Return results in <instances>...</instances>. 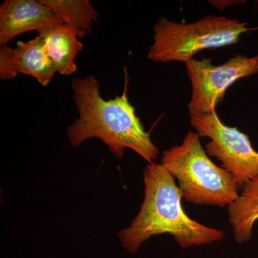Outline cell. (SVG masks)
<instances>
[{"label": "cell", "instance_id": "1", "mask_svg": "<svg viewBox=\"0 0 258 258\" xmlns=\"http://www.w3.org/2000/svg\"><path fill=\"white\" fill-rule=\"evenodd\" d=\"M71 88L79 113V118L67 129L73 147L97 138L118 159L123 158L125 149H132L149 164L157 159L159 149L136 114L126 86L121 96L108 100L101 96L99 83L92 75L73 79Z\"/></svg>", "mask_w": 258, "mask_h": 258}, {"label": "cell", "instance_id": "2", "mask_svg": "<svg viewBox=\"0 0 258 258\" xmlns=\"http://www.w3.org/2000/svg\"><path fill=\"white\" fill-rule=\"evenodd\" d=\"M144 199L139 213L118 235L129 253H137L146 240L162 234L172 236L182 248L223 240V231L204 225L186 214L181 191L162 164H148L144 171Z\"/></svg>", "mask_w": 258, "mask_h": 258}, {"label": "cell", "instance_id": "3", "mask_svg": "<svg viewBox=\"0 0 258 258\" xmlns=\"http://www.w3.org/2000/svg\"><path fill=\"white\" fill-rule=\"evenodd\" d=\"M200 137L189 131L181 145L164 151L161 164L176 179L186 201L228 207L240 195L237 180L209 158Z\"/></svg>", "mask_w": 258, "mask_h": 258}, {"label": "cell", "instance_id": "4", "mask_svg": "<svg viewBox=\"0 0 258 258\" xmlns=\"http://www.w3.org/2000/svg\"><path fill=\"white\" fill-rule=\"evenodd\" d=\"M255 30L237 19L207 15L193 23H175L160 18L154 27V42L147 57L155 62L192 60L200 51L237 43L245 32Z\"/></svg>", "mask_w": 258, "mask_h": 258}, {"label": "cell", "instance_id": "5", "mask_svg": "<svg viewBox=\"0 0 258 258\" xmlns=\"http://www.w3.org/2000/svg\"><path fill=\"white\" fill-rule=\"evenodd\" d=\"M191 126L200 137L211 141L205 145L208 155L217 158L222 167L237 180L240 191L258 176V152L247 134L222 123L216 111L191 117Z\"/></svg>", "mask_w": 258, "mask_h": 258}, {"label": "cell", "instance_id": "6", "mask_svg": "<svg viewBox=\"0 0 258 258\" xmlns=\"http://www.w3.org/2000/svg\"><path fill=\"white\" fill-rule=\"evenodd\" d=\"M192 86L188 104L191 117L216 111L225 91L237 80L258 74V55L252 57L238 55L222 64L215 66L210 59H192L186 63Z\"/></svg>", "mask_w": 258, "mask_h": 258}, {"label": "cell", "instance_id": "7", "mask_svg": "<svg viewBox=\"0 0 258 258\" xmlns=\"http://www.w3.org/2000/svg\"><path fill=\"white\" fill-rule=\"evenodd\" d=\"M63 21L42 0H5L0 5V45L30 31L42 35Z\"/></svg>", "mask_w": 258, "mask_h": 258}, {"label": "cell", "instance_id": "8", "mask_svg": "<svg viewBox=\"0 0 258 258\" xmlns=\"http://www.w3.org/2000/svg\"><path fill=\"white\" fill-rule=\"evenodd\" d=\"M56 71L47 55L40 35L27 42L19 41L16 47L1 46L0 79L10 80L19 74L35 78L42 86L50 84Z\"/></svg>", "mask_w": 258, "mask_h": 258}, {"label": "cell", "instance_id": "9", "mask_svg": "<svg viewBox=\"0 0 258 258\" xmlns=\"http://www.w3.org/2000/svg\"><path fill=\"white\" fill-rule=\"evenodd\" d=\"M39 35L42 37L45 51L55 64L56 71L64 76L76 73L78 69L75 59L83 47L77 34L62 24Z\"/></svg>", "mask_w": 258, "mask_h": 258}, {"label": "cell", "instance_id": "10", "mask_svg": "<svg viewBox=\"0 0 258 258\" xmlns=\"http://www.w3.org/2000/svg\"><path fill=\"white\" fill-rule=\"evenodd\" d=\"M229 222L237 243L248 242L258 221V176L247 183L228 206Z\"/></svg>", "mask_w": 258, "mask_h": 258}, {"label": "cell", "instance_id": "11", "mask_svg": "<svg viewBox=\"0 0 258 258\" xmlns=\"http://www.w3.org/2000/svg\"><path fill=\"white\" fill-rule=\"evenodd\" d=\"M78 36L92 31L98 13L88 0H42Z\"/></svg>", "mask_w": 258, "mask_h": 258}]
</instances>
